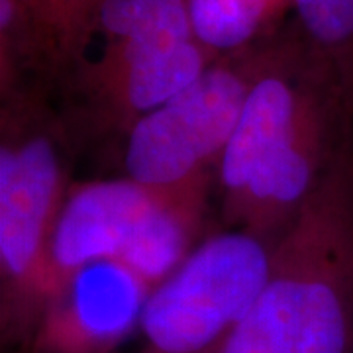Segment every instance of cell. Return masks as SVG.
Masks as SVG:
<instances>
[{"label":"cell","mask_w":353,"mask_h":353,"mask_svg":"<svg viewBox=\"0 0 353 353\" xmlns=\"http://www.w3.org/2000/svg\"><path fill=\"white\" fill-rule=\"evenodd\" d=\"M218 353H353V134Z\"/></svg>","instance_id":"obj_1"},{"label":"cell","mask_w":353,"mask_h":353,"mask_svg":"<svg viewBox=\"0 0 353 353\" xmlns=\"http://www.w3.org/2000/svg\"><path fill=\"white\" fill-rule=\"evenodd\" d=\"M69 132L41 92L2 101L0 110V318L2 338L30 347L39 289L67 192Z\"/></svg>","instance_id":"obj_2"},{"label":"cell","mask_w":353,"mask_h":353,"mask_svg":"<svg viewBox=\"0 0 353 353\" xmlns=\"http://www.w3.org/2000/svg\"><path fill=\"white\" fill-rule=\"evenodd\" d=\"M101 51L67 77L90 126L128 136L216 59L194 38L189 0H104Z\"/></svg>","instance_id":"obj_3"},{"label":"cell","mask_w":353,"mask_h":353,"mask_svg":"<svg viewBox=\"0 0 353 353\" xmlns=\"http://www.w3.org/2000/svg\"><path fill=\"white\" fill-rule=\"evenodd\" d=\"M273 245L234 228L206 236L148 294L132 353H218L263 289Z\"/></svg>","instance_id":"obj_4"},{"label":"cell","mask_w":353,"mask_h":353,"mask_svg":"<svg viewBox=\"0 0 353 353\" xmlns=\"http://www.w3.org/2000/svg\"><path fill=\"white\" fill-rule=\"evenodd\" d=\"M269 39L216 57L189 87L145 114L126 136V176L155 189L216 179Z\"/></svg>","instance_id":"obj_5"},{"label":"cell","mask_w":353,"mask_h":353,"mask_svg":"<svg viewBox=\"0 0 353 353\" xmlns=\"http://www.w3.org/2000/svg\"><path fill=\"white\" fill-rule=\"evenodd\" d=\"M165 194L167 189L130 176L71 185L51 234L39 289L41 316L77 273L94 263L118 261Z\"/></svg>","instance_id":"obj_6"},{"label":"cell","mask_w":353,"mask_h":353,"mask_svg":"<svg viewBox=\"0 0 353 353\" xmlns=\"http://www.w3.org/2000/svg\"><path fill=\"white\" fill-rule=\"evenodd\" d=\"M150 292L120 261L90 265L48 304L28 353H116Z\"/></svg>","instance_id":"obj_7"},{"label":"cell","mask_w":353,"mask_h":353,"mask_svg":"<svg viewBox=\"0 0 353 353\" xmlns=\"http://www.w3.org/2000/svg\"><path fill=\"white\" fill-rule=\"evenodd\" d=\"M292 0H189L194 38L216 57L273 38Z\"/></svg>","instance_id":"obj_8"},{"label":"cell","mask_w":353,"mask_h":353,"mask_svg":"<svg viewBox=\"0 0 353 353\" xmlns=\"http://www.w3.org/2000/svg\"><path fill=\"white\" fill-rule=\"evenodd\" d=\"M104 0H28L39 46L53 81L63 79L88 55Z\"/></svg>","instance_id":"obj_9"},{"label":"cell","mask_w":353,"mask_h":353,"mask_svg":"<svg viewBox=\"0 0 353 353\" xmlns=\"http://www.w3.org/2000/svg\"><path fill=\"white\" fill-rule=\"evenodd\" d=\"M304 38L353 88V0H292Z\"/></svg>","instance_id":"obj_10"}]
</instances>
